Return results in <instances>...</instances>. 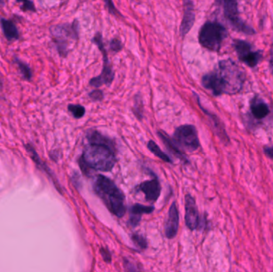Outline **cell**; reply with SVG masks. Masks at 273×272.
Here are the masks:
<instances>
[{"instance_id": "obj_1", "label": "cell", "mask_w": 273, "mask_h": 272, "mask_svg": "<svg viewBox=\"0 0 273 272\" xmlns=\"http://www.w3.org/2000/svg\"><path fill=\"white\" fill-rule=\"evenodd\" d=\"M245 81V74L232 59L222 60L214 71L203 76V87L215 96L238 94Z\"/></svg>"}, {"instance_id": "obj_2", "label": "cell", "mask_w": 273, "mask_h": 272, "mask_svg": "<svg viewBox=\"0 0 273 272\" xmlns=\"http://www.w3.org/2000/svg\"><path fill=\"white\" fill-rule=\"evenodd\" d=\"M89 144L84 149L79 160L80 167L84 173L89 170L109 172L116 163L115 150L112 141L97 131L87 135Z\"/></svg>"}, {"instance_id": "obj_3", "label": "cell", "mask_w": 273, "mask_h": 272, "mask_svg": "<svg viewBox=\"0 0 273 272\" xmlns=\"http://www.w3.org/2000/svg\"><path fill=\"white\" fill-rule=\"evenodd\" d=\"M94 190L113 214L119 218L125 215V196L113 180L104 176H98Z\"/></svg>"}, {"instance_id": "obj_4", "label": "cell", "mask_w": 273, "mask_h": 272, "mask_svg": "<svg viewBox=\"0 0 273 272\" xmlns=\"http://www.w3.org/2000/svg\"><path fill=\"white\" fill-rule=\"evenodd\" d=\"M228 36L226 28L218 22H207L203 25L199 32V43L209 51L218 52L223 41Z\"/></svg>"}, {"instance_id": "obj_5", "label": "cell", "mask_w": 273, "mask_h": 272, "mask_svg": "<svg viewBox=\"0 0 273 272\" xmlns=\"http://www.w3.org/2000/svg\"><path fill=\"white\" fill-rule=\"evenodd\" d=\"M53 41L56 46L57 51L62 57H67L69 52V40L78 38V23L61 24L55 26L51 30Z\"/></svg>"}, {"instance_id": "obj_6", "label": "cell", "mask_w": 273, "mask_h": 272, "mask_svg": "<svg viewBox=\"0 0 273 272\" xmlns=\"http://www.w3.org/2000/svg\"><path fill=\"white\" fill-rule=\"evenodd\" d=\"M222 5L224 18L230 25L239 32L246 34H254L255 31L249 25L245 24L240 17L238 8V0H217Z\"/></svg>"}, {"instance_id": "obj_7", "label": "cell", "mask_w": 273, "mask_h": 272, "mask_svg": "<svg viewBox=\"0 0 273 272\" xmlns=\"http://www.w3.org/2000/svg\"><path fill=\"white\" fill-rule=\"evenodd\" d=\"M174 143L185 151L194 152L199 148L200 141L197 130L192 124L178 127L174 133Z\"/></svg>"}, {"instance_id": "obj_8", "label": "cell", "mask_w": 273, "mask_h": 272, "mask_svg": "<svg viewBox=\"0 0 273 272\" xmlns=\"http://www.w3.org/2000/svg\"><path fill=\"white\" fill-rule=\"evenodd\" d=\"M93 41L98 46V49L101 51L102 55H103V69H102V71H101L100 75L91 80L90 84L92 87H97V88L104 85V84L111 85L114 78V72L113 71L112 66L109 61L101 34L100 33H97L96 35L93 38Z\"/></svg>"}, {"instance_id": "obj_9", "label": "cell", "mask_w": 273, "mask_h": 272, "mask_svg": "<svg viewBox=\"0 0 273 272\" xmlns=\"http://www.w3.org/2000/svg\"><path fill=\"white\" fill-rule=\"evenodd\" d=\"M234 47L239 60L248 67L254 68L262 60V52L261 51H255L253 46L248 41L240 39L234 40Z\"/></svg>"}, {"instance_id": "obj_10", "label": "cell", "mask_w": 273, "mask_h": 272, "mask_svg": "<svg viewBox=\"0 0 273 272\" xmlns=\"http://www.w3.org/2000/svg\"><path fill=\"white\" fill-rule=\"evenodd\" d=\"M185 223L191 230L197 228L200 224V217L195 200L190 195L185 197Z\"/></svg>"}, {"instance_id": "obj_11", "label": "cell", "mask_w": 273, "mask_h": 272, "mask_svg": "<svg viewBox=\"0 0 273 272\" xmlns=\"http://www.w3.org/2000/svg\"><path fill=\"white\" fill-rule=\"evenodd\" d=\"M184 4V15L181 24V36L185 37L190 30L192 29L194 22H195V13H194V5L193 0H183Z\"/></svg>"}, {"instance_id": "obj_12", "label": "cell", "mask_w": 273, "mask_h": 272, "mask_svg": "<svg viewBox=\"0 0 273 272\" xmlns=\"http://www.w3.org/2000/svg\"><path fill=\"white\" fill-rule=\"evenodd\" d=\"M138 190L142 192L145 194L146 200L150 202H155L158 200L161 195V184L158 179L154 178L141 183L138 186Z\"/></svg>"}, {"instance_id": "obj_13", "label": "cell", "mask_w": 273, "mask_h": 272, "mask_svg": "<svg viewBox=\"0 0 273 272\" xmlns=\"http://www.w3.org/2000/svg\"><path fill=\"white\" fill-rule=\"evenodd\" d=\"M179 226V213L177 210L175 202L173 203L169 211L168 220L165 224V235L167 238L173 239L175 237Z\"/></svg>"}, {"instance_id": "obj_14", "label": "cell", "mask_w": 273, "mask_h": 272, "mask_svg": "<svg viewBox=\"0 0 273 272\" xmlns=\"http://www.w3.org/2000/svg\"><path fill=\"white\" fill-rule=\"evenodd\" d=\"M250 110L253 116L257 120L264 119L270 113L268 104L259 97H254L251 100Z\"/></svg>"}, {"instance_id": "obj_15", "label": "cell", "mask_w": 273, "mask_h": 272, "mask_svg": "<svg viewBox=\"0 0 273 272\" xmlns=\"http://www.w3.org/2000/svg\"><path fill=\"white\" fill-rule=\"evenodd\" d=\"M154 207L152 206H145L142 204H134L131 208V217H130V224L132 227H136L139 224L143 214H150L153 213Z\"/></svg>"}, {"instance_id": "obj_16", "label": "cell", "mask_w": 273, "mask_h": 272, "mask_svg": "<svg viewBox=\"0 0 273 272\" xmlns=\"http://www.w3.org/2000/svg\"><path fill=\"white\" fill-rule=\"evenodd\" d=\"M0 25H1L3 31H4V36L8 41L18 39L19 33H18L16 26L11 20L0 18Z\"/></svg>"}, {"instance_id": "obj_17", "label": "cell", "mask_w": 273, "mask_h": 272, "mask_svg": "<svg viewBox=\"0 0 273 272\" xmlns=\"http://www.w3.org/2000/svg\"><path fill=\"white\" fill-rule=\"evenodd\" d=\"M158 135L161 137V141L164 142L165 145L166 146V148L170 150V153L174 154V156L177 157V158L181 159V160H184L185 162H188L185 156L180 151L179 148L177 147V144L174 143V141H172L168 136L164 133V132H158Z\"/></svg>"}, {"instance_id": "obj_18", "label": "cell", "mask_w": 273, "mask_h": 272, "mask_svg": "<svg viewBox=\"0 0 273 272\" xmlns=\"http://www.w3.org/2000/svg\"><path fill=\"white\" fill-rule=\"evenodd\" d=\"M14 62L16 64L17 67L19 70L20 74H22L23 78L27 80V81H30L31 78H32V72H31V67L27 65L24 61L18 59V58H15Z\"/></svg>"}, {"instance_id": "obj_19", "label": "cell", "mask_w": 273, "mask_h": 272, "mask_svg": "<svg viewBox=\"0 0 273 272\" xmlns=\"http://www.w3.org/2000/svg\"><path fill=\"white\" fill-rule=\"evenodd\" d=\"M148 149L150 151L154 153V155L159 157L161 160H164L165 162L172 163V160L169 157L168 155H166L165 153H163L161 151V149L159 148V146L156 144L154 141H150L148 143Z\"/></svg>"}, {"instance_id": "obj_20", "label": "cell", "mask_w": 273, "mask_h": 272, "mask_svg": "<svg viewBox=\"0 0 273 272\" xmlns=\"http://www.w3.org/2000/svg\"><path fill=\"white\" fill-rule=\"evenodd\" d=\"M68 110L75 118H81L85 115V108L80 104H70Z\"/></svg>"}, {"instance_id": "obj_21", "label": "cell", "mask_w": 273, "mask_h": 272, "mask_svg": "<svg viewBox=\"0 0 273 272\" xmlns=\"http://www.w3.org/2000/svg\"><path fill=\"white\" fill-rule=\"evenodd\" d=\"M132 240L137 247L141 249H145L147 247V242L145 239L141 235L134 234L132 236Z\"/></svg>"}, {"instance_id": "obj_22", "label": "cell", "mask_w": 273, "mask_h": 272, "mask_svg": "<svg viewBox=\"0 0 273 272\" xmlns=\"http://www.w3.org/2000/svg\"><path fill=\"white\" fill-rule=\"evenodd\" d=\"M17 2L21 3V4H22L21 8H22L23 11H32V12H35V5H34V4H33L31 0H17Z\"/></svg>"}, {"instance_id": "obj_23", "label": "cell", "mask_w": 273, "mask_h": 272, "mask_svg": "<svg viewBox=\"0 0 273 272\" xmlns=\"http://www.w3.org/2000/svg\"><path fill=\"white\" fill-rule=\"evenodd\" d=\"M110 46H111V51H114V52H119L123 48L121 41L118 38H114V39L111 40Z\"/></svg>"}, {"instance_id": "obj_24", "label": "cell", "mask_w": 273, "mask_h": 272, "mask_svg": "<svg viewBox=\"0 0 273 272\" xmlns=\"http://www.w3.org/2000/svg\"><path fill=\"white\" fill-rule=\"evenodd\" d=\"M89 96L93 101H101V100L103 99L104 97L103 93L99 90H94L92 92L90 93Z\"/></svg>"}, {"instance_id": "obj_25", "label": "cell", "mask_w": 273, "mask_h": 272, "mask_svg": "<svg viewBox=\"0 0 273 272\" xmlns=\"http://www.w3.org/2000/svg\"><path fill=\"white\" fill-rule=\"evenodd\" d=\"M104 2H105L106 6H107V8H108L109 11H110L111 14L115 15H119V12H118V10L116 9L115 7H114L112 0H104Z\"/></svg>"}, {"instance_id": "obj_26", "label": "cell", "mask_w": 273, "mask_h": 272, "mask_svg": "<svg viewBox=\"0 0 273 272\" xmlns=\"http://www.w3.org/2000/svg\"><path fill=\"white\" fill-rule=\"evenodd\" d=\"M101 254L103 257L104 260H105L107 263H110L111 262V253H109V250H107V249L101 248Z\"/></svg>"}, {"instance_id": "obj_27", "label": "cell", "mask_w": 273, "mask_h": 272, "mask_svg": "<svg viewBox=\"0 0 273 272\" xmlns=\"http://www.w3.org/2000/svg\"><path fill=\"white\" fill-rule=\"evenodd\" d=\"M264 152L267 157L273 160V146H271V147L266 146V147H264Z\"/></svg>"}, {"instance_id": "obj_28", "label": "cell", "mask_w": 273, "mask_h": 272, "mask_svg": "<svg viewBox=\"0 0 273 272\" xmlns=\"http://www.w3.org/2000/svg\"><path fill=\"white\" fill-rule=\"evenodd\" d=\"M270 68H271V73L273 74V48L271 51V54H270L269 58Z\"/></svg>"}, {"instance_id": "obj_29", "label": "cell", "mask_w": 273, "mask_h": 272, "mask_svg": "<svg viewBox=\"0 0 273 272\" xmlns=\"http://www.w3.org/2000/svg\"><path fill=\"white\" fill-rule=\"evenodd\" d=\"M2 88H3V82H2V81H1V79H0V91L2 90Z\"/></svg>"}, {"instance_id": "obj_30", "label": "cell", "mask_w": 273, "mask_h": 272, "mask_svg": "<svg viewBox=\"0 0 273 272\" xmlns=\"http://www.w3.org/2000/svg\"><path fill=\"white\" fill-rule=\"evenodd\" d=\"M4 2H5V0H0V4H4Z\"/></svg>"}]
</instances>
